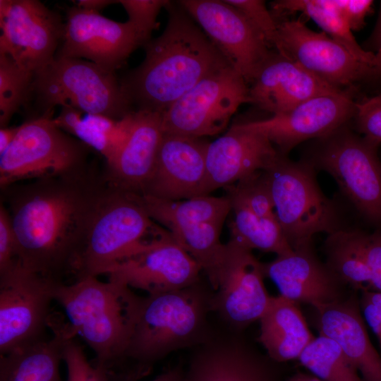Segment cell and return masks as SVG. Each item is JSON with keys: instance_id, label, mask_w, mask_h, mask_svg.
<instances>
[{"instance_id": "cell-2", "label": "cell", "mask_w": 381, "mask_h": 381, "mask_svg": "<svg viewBox=\"0 0 381 381\" xmlns=\"http://www.w3.org/2000/svg\"><path fill=\"white\" fill-rule=\"evenodd\" d=\"M166 8L164 30L143 45V61L121 82L138 109L163 113L206 75L229 65L183 8L171 1Z\"/></svg>"}, {"instance_id": "cell-14", "label": "cell", "mask_w": 381, "mask_h": 381, "mask_svg": "<svg viewBox=\"0 0 381 381\" xmlns=\"http://www.w3.org/2000/svg\"><path fill=\"white\" fill-rule=\"evenodd\" d=\"M278 28L277 52L336 87L381 78V66L358 59L324 32H315L299 20L278 23Z\"/></svg>"}, {"instance_id": "cell-28", "label": "cell", "mask_w": 381, "mask_h": 381, "mask_svg": "<svg viewBox=\"0 0 381 381\" xmlns=\"http://www.w3.org/2000/svg\"><path fill=\"white\" fill-rule=\"evenodd\" d=\"M368 233L359 229L334 231L325 240V265L336 279L356 291L370 290V274L366 260Z\"/></svg>"}, {"instance_id": "cell-10", "label": "cell", "mask_w": 381, "mask_h": 381, "mask_svg": "<svg viewBox=\"0 0 381 381\" xmlns=\"http://www.w3.org/2000/svg\"><path fill=\"white\" fill-rule=\"evenodd\" d=\"M249 87L230 65L210 73L163 112L164 133L193 138L215 135L227 126Z\"/></svg>"}, {"instance_id": "cell-31", "label": "cell", "mask_w": 381, "mask_h": 381, "mask_svg": "<svg viewBox=\"0 0 381 381\" xmlns=\"http://www.w3.org/2000/svg\"><path fill=\"white\" fill-rule=\"evenodd\" d=\"M223 224L212 222H192L171 227L174 241L200 266L208 282L216 291L226 253L220 241Z\"/></svg>"}, {"instance_id": "cell-46", "label": "cell", "mask_w": 381, "mask_h": 381, "mask_svg": "<svg viewBox=\"0 0 381 381\" xmlns=\"http://www.w3.org/2000/svg\"><path fill=\"white\" fill-rule=\"evenodd\" d=\"M19 129L18 126L0 128V155L3 154L14 140Z\"/></svg>"}, {"instance_id": "cell-16", "label": "cell", "mask_w": 381, "mask_h": 381, "mask_svg": "<svg viewBox=\"0 0 381 381\" xmlns=\"http://www.w3.org/2000/svg\"><path fill=\"white\" fill-rule=\"evenodd\" d=\"M144 44L128 21L116 22L74 6L66 11L64 35L55 57L83 58L115 72Z\"/></svg>"}, {"instance_id": "cell-6", "label": "cell", "mask_w": 381, "mask_h": 381, "mask_svg": "<svg viewBox=\"0 0 381 381\" xmlns=\"http://www.w3.org/2000/svg\"><path fill=\"white\" fill-rule=\"evenodd\" d=\"M264 171L277 219L291 248L311 244L319 233L329 234L343 227L334 202L320 188L311 164L280 154Z\"/></svg>"}, {"instance_id": "cell-20", "label": "cell", "mask_w": 381, "mask_h": 381, "mask_svg": "<svg viewBox=\"0 0 381 381\" xmlns=\"http://www.w3.org/2000/svg\"><path fill=\"white\" fill-rule=\"evenodd\" d=\"M277 363L241 338L214 334L195 347L184 381H282Z\"/></svg>"}, {"instance_id": "cell-30", "label": "cell", "mask_w": 381, "mask_h": 381, "mask_svg": "<svg viewBox=\"0 0 381 381\" xmlns=\"http://www.w3.org/2000/svg\"><path fill=\"white\" fill-rule=\"evenodd\" d=\"M150 218L167 230L192 222H212L224 224L231 204L226 196H195L184 200H168L138 194Z\"/></svg>"}, {"instance_id": "cell-25", "label": "cell", "mask_w": 381, "mask_h": 381, "mask_svg": "<svg viewBox=\"0 0 381 381\" xmlns=\"http://www.w3.org/2000/svg\"><path fill=\"white\" fill-rule=\"evenodd\" d=\"M314 309L319 334L339 346L363 381H381V353L370 340L356 294Z\"/></svg>"}, {"instance_id": "cell-32", "label": "cell", "mask_w": 381, "mask_h": 381, "mask_svg": "<svg viewBox=\"0 0 381 381\" xmlns=\"http://www.w3.org/2000/svg\"><path fill=\"white\" fill-rule=\"evenodd\" d=\"M272 8L279 13H303L356 57L381 66V56L377 53L367 52L358 44L334 0H282L274 2Z\"/></svg>"}, {"instance_id": "cell-19", "label": "cell", "mask_w": 381, "mask_h": 381, "mask_svg": "<svg viewBox=\"0 0 381 381\" xmlns=\"http://www.w3.org/2000/svg\"><path fill=\"white\" fill-rule=\"evenodd\" d=\"M209 143L164 133L152 174L140 195L173 201L202 195Z\"/></svg>"}, {"instance_id": "cell-12", "label": "cell", "mask_w": 381, "mask_h": 381, "mask_svg": "<svg viewBox=\"0 0 381 381\" xmlns=\"http://www.w3.org/2000/svg\"><path fill=\"white\" fill-rule=\"evenodd\" d=\"M64 25L37 0H0V54L35 73L55 58Z\"/></svg>"}, {"instance_id": "cell-40", "label": "cell", "mask_w": 381, "mask_h": 381, "mask_svg": "<svg viewBox=\"0 0 381 381\" xmlns=\"http://www.w3.org/2000/svg\"><path fill=\"white\" fill-rule=\"evenodd\" d=\"M356 130L363 137L381 144V94L356 104L353 116Z\"/></svg>"}, {"instance_id": "cell-34", "label": "cell", "mask_w": 381, "mask_h": 381, "mask_svg": "<svg viewBox=\"0 0 381 381\" xmlns=\"http://www.w3.org/2000/svg\"><path fill=\"white\" fill-rule=\"evenodd\" d=\"M298 361L323 381H363L339 346L321 334L306 346Z\"/></svg>"}, {"instance_id": "cell-4", "label": "cell", "mask_w": 381, "mask_h": 381, "mask_svg": "<svg viewBox=\"0 0 381 381\" xmlns=\"http://www.w3.org/2000/svg\"><path fill=\"white\" fill-rule=\"evenodd\" d=\"M54 301L64 308L71 332L95 352V363L109 375L121 365L142 301L131 288L86 276L68 284L58 282Z\"/></svg>"}, {"instance_id": "cell-21", "label": "cell", "mask_w": 381, "mask_h": 381, "mask_svg": "<svg viewBox=\"0 0 381 381\" xmlns=\"http://www.w3.org/2000/svg\"><path fill=\"white\" fill-rule=\"evenodd\" d=\"M265 277L277 286L279 295L298 304L317 308L347 296L345 287L314 251L312 243L302 246L269 262H262Z\"/></svg>"}, {"instance_id": "cell-13", "label": "cell", "mask_w": 381, "mask_h": 381, "mask_svg": "<svg viewBox=\"0 0 381 381\" xmlns=\"http://www.w3.org/2000/svg\"><path fill=\"white\" fill-rule=\"evenodd\" d=\"M229 64L251 84L272 52L246 18L225 0H181Z\"/></svg>"}, {"instance_id": "cell-15", "label": "cell", "mask_w": 381, "mask_h": 381, "mask_svg": "<svg viewBox=\"0 0 381 381\" xmlns=\"http://www.w3.org/2000/svg\"><path fill=\"white\" fill-rule=\"evenodd\" d=\"M226 246V258L217 289L211 298V310L229 329L237 332L259 321L272 296L264 283L262 262L253 250L232 239Z\"/></svg>"}, {"instance_id": "cell-22", "label": "cell", "mask_w": 381, "mask_h": 381, "mask_svg": "<svg viewBox=\"0 0 381 381\" xmlns=\"http://www.w3.org/2000/svg\"><path fill=\"white\" fill-rule=\"evenodd\" d=\"M279 155L264 135L238 123L233 125L207 145L202 195L233 185L254 172L266 170Z\"/></svg>"}, {"instance_id": "cell-1", "label": "cell", "mask_w": 381, "mask_h": 381, "mask_svg": "<svg viewBox=\"0 0 381 381\" xmlns=\"http://www.w3.org/2000/svg\"><path fill=\"white\" fill-rule=\"evenodd\" d=\"M107 186L93 181L83 169L4 188L9 190L16 263L58 282L66 273L73 274L91 219Z\"/></svg>"}, {"instance_id": "cell-26", "label": "cell", "mask_w": 381, "mask_h": 381, "mask_svg": "<svg viewBox=\"0 0 381 381\" xmlns=\"http://www.w3.org/2000/svg\"><path fill=\"white\" fill-rule=\"evenodd\" d=\"M49 327L53 331L52 338L0 355V381H63L64 344L75 336L58 315H52Z\"/></svg>"}, {"instance_id": "cell-18", "label": "cell", "mask_w": 381, "mask_h": 381, "mask_svg": "<svg viewBox=\"0 0 381 381\" xmlns=\"http://www.w3.org/2000/svg\"><path fill=\"white\" fill-rule=\"evenodd\" d=\"M201 272L198 263L174 241L171 234L119 262L106 274L109 279L154 295L192 286L200 281Z\"/></svg>"}, {"instance_id": "cell-3", "label": "cell", "mask_w": 381, "mask_h": 381, "mask_svg": "<svg viewBox=\"0 0 381 381\" xmlns=\"http://www.w3.org/2000/svg\"><path fill=\"white\" fill-rule=\"evenodd\" d=\"M212 294L199 281L183 289L143 297L122 361L113 375L140 381L171 353L211 339L214 334L207 315Z\"/></svg>"}, {"instance_id": "cell-23", "label": "cell", "mask_w": 381, "mask_h": 381, "mask_svg": "<svg viewBox=\"0 0 381 381\" xmlns=\"http://www.w3.org/2000/svg\"><path fill=\"white\" fill-rule=\"evenodd\" d=\"M250 85V102L273 115L311 98L344 91L278 52H272Z\"/></svg>"}, {"instance_id": "cell-29", "label": "cell", "mask_w": 381, "mask_h": 381, "mask_svg": "<svg viewBox=\"0 0 381 381\" xmlns=\"http://www.w3.org/2000/svg\"><path fill=\"white\" fill-rule=\"evenodd\" d=\"M130 114L121 119H116L102 114L84 113L69 107H61L59 114L54 118V121L60 128L74 135L88 147L97 151L108 164L126 138Z\"/></svg>"}, {"instance_id": "cell-5", "label": "cell", "mask_w": 381, "mask_h": 381, "mask_svg": "<svg viewBox=\"0 0 381 381\" xmlns=\"http://www.w3.org/2000/svg\"><path fill=\"white\" fill-rule=\"evenodd\" d=\"M165 229L150 218L138 194L109 183L91 219L73 274L76 279L106 274L119 262L170 235Z\"/></svg>"}, {"instance_id": "cell-47", "label": "cell", "mask_w": 381, "mask_h": 381, "mask_svg": "<svg viewBox=\"0 0 381 381\" xmlns=\"http://www.w3.org/2000/svg\"><path fill=\"white\" fill-rule=\"evenodd\" d=\"M184 368L178 365L170 368L150 381H184Z\"/></svg>"}, {"instance_id": "cell-7", "label": "cell", "mask_w": 381, "mask_h": 381, "mask_svg": "<svg viewBox=\"0 0 381 381\" xmlns=\"http://www.w3.org/2000/svg\"><path fill=\"white\" fill-rule=\"evenodd\" d=\"M33 93L42 114L58 105L116 119L134 111L114 72L82 59L55 57L35 72Z\"/></svg>"}, {"instance_id": "cell-45", "label": "cell", "mask_w": 381, "mask_h": 381, "mask_svg": "<svg viewBox=\"0 0 381 381\" xmlns=\"http://www.w3.org/2000/svg\"><path fill=\"white\" fill-rule=\"evenodd\" d=\"M75 2V6L80 8L99 12L113 4H118L115 0H79Z\"/></svg>"}, {"instance_id": "cell-33", "label": "cell", "mask_w": 381, "mask_h": 381, "mask_svg": "<svg viewBox=\"0 0 381 381\" xmlns=\"http://www.w3.org/2000/svg\"><path fill=\"white\" fill-rule=\"evenodd\" d=\"M227 197L231 204V212L234 214L229 224V239L252 250L255 249L277 255L292 250L276 217H260L239 200Z\"/></svg>"}, {"instance_id": "cell-42", "label": "cell", "mask_w": 381, "mask_h": 381, "mask_svg": "<svg viewBox=\"0 0 381 381\" xmlns=\"http://www.w3.org/2000/svg\"><path fill=\"white\" fill-rule=\"evenodd\" d=\"M359 301L365 321L376 336L381 350V292L362 291Z\"/></svg>"}, {"instance_id": "cell-39", "label": "cell", "mask_w": 381, "mask_h": 381, "mask_svg": "<svg viewBox=\"0 0 381 381\" xmlns=\"http://www.w3.org/2000/svg\"><path fill=\"white\" fill-rule=\"evenodd\" d=\"M126 10L128 20L145 44L150 40L152 30L158 27L157 17L168 0H118Z\"/></svg>"}, {"instance_id": "cell-24", "label": "cell", "mask_w": 381, "mask_h": 381, "mask_svg": "<svg viewBox=\"0 0 381 381\" xmlns=\"http://www.w3.org/2000/svg\"><path fill=\"white\" fill-rule=\"evenodd\" d=\"M164 133L162 112L133 111L126 138L107 164V181L110 185L141 194L152 174Z\"/></svg>"}, {"instance_id": "cell-37", "label": "cell", "mask_w": 381, "mask_h": 381, "mask_svg": "<svg viewBox=\"0 0 381 381\" xmlns=\"http://www.w3.org/2000/svg\"><path fill=\"white\" fill-rule=\"evenodd\" d=\"M236 8L261 35L269 47L277 50L279 44L278 22L262 0H225Z\"/></svg>"}, {"instance_id": "cell-9", "label": "cell", "mask_w": 381, "mask_h": 381, "mask_svg": "<svg viewBox=\"0 0 381 381\" xmlns=\"http://www.w3.org/2000/svg\"><path fill=\"white\" fill-rule=\"evenodd\" d=\"M60 128L49 114L19 126L9 147L0 155L1 189L25 180H39L83 169L88 147Z\"/></svg>"}, {"instance_id": "cell-35", "label": "cell", "mask_w": 381, "mask_h": 381, "mask_svg": "<svg viewBox=\"0 0 381 381\" xmlns=\"http://www.w3.org/2000/svg\"><path fill=\"white\" fill-rule=\"evenodd\" d=\"M35 73L17 64L9 56L0 54V127L8 126L33 93Z\"/></svg>"}, {"instance_id": "cell-48", "label": "cell", "mask_w": 381, "mask_h": 381, "mask_svg": "<svg viewBox=\"0 0 381 381\" xmlns=\"http://www.w3.org/2000/svg\"><path fill=\"white\" fill-rule=\"evenodd\" d=\"M282 381H323L310 373L297 372Z\"/></svg>"}, {"instance_id": "cell-49", "label": "cell", "mask_w": 381, "mask_h": 381, "mask_svg": "<svg viewBox=\"0 0 381 381\" xmlns=\"http://www.w3.org/2000/svg\"><path fill=\"white\" fill-rule=\"evenodd\" d=\"M377 54L381 56V41H380L379 49L377 51Z\"/></svg>"}, {"instance_id": "cell-44", "label": "cell", "mask_w": 381, "mask_h": 381, "mask_svg": "<svg viewBox=\"0 0 381 381\" xmlns=\"http://www.w3.org/2000/svg\"><path fill=\"white\" fill-rule=\"evenodd\" d=\"M334 4L351 30H358L365 25V19L370 13L371 0H334Z\"/></svg>"}, {"instance_id": "cell-36", "label": "cell", "mask_w": 381, "mask_h": 381, "mask_svg": "<svg viewBox=\"0 0 381 381\" xmlns=\"http://www.w3.org/2000/svg\"><path fill=\"white\" fill-rule=\"evenodd\" d=\"M224 188L226 195L239 200L255 214L262 217H276L264 171L254 172Z\"/></svg>"}, {"instance_id": "cell-27", "label": "cell", "mask_w": 381, "mask_h": 381, "mask_svg": "<svg viewBox=\"0 0 381 381\" xmlns=\"http://www.w3.org/2000/svg\"><path fill=\"white\" fill-rule=\"evenodd\" d=\"M259 321L258 341L267 356L277 363L298 360L315 338L298 303L279 294L272 296Z\"/></svg>"}, {"instance_id": "cell-38", "label": "cell", "mask_w": 381, "mask_h": 381, "mask_svg": "<svg viewBox=\"0 0 381 381\" xmlns=\"http://www.w3.org/2000/svg\"><path fill=\"white\" fill-rule=\"evenodd\" d=\"M62 359L67 368L66 381H109L106 371L87 360L82 346L74 337L66 339Z\"/></svg>"}, {"instance_id": "cell-8", "label": "cell", "mask_w": 381, "mask_h": 381, "mask_svg": "<svg viewBox=\"0 0 381 381\" xmlns=\"http://www.w3.org/2000/svg\"><path fill=\"white\" fill-rule=\"evenodd\" d=\"M377 145L346 125L318 139L304 161L330 174L356 211L381 229V161Z\"/></svg>"}, {"instance_id": "cell-41", "label": "cell", "mask_w": 381, "mask_h": 381, "mask_svg": "<svg viewBox=\"0 0 381 381\" xmlns=\"http://www.w3.org/2000/svg\"><path fill=\"white\" fill-rule=\"evenodd\" d=\"M17 262V243L8 209L0 207V274L11 270Z\"/></svg>"}, {"instance_id": "cell-11", "label": "cell", "mask_w": 381, "mask_h": 381, "mask_svg": "<svg viewBox=\"0 0 381 381\" xmlns=\"http://www.w3.org/2000/svg\"><path fill=\"white\" fill-rule=\"evenodd\" d=\"M57 282L17 263L0 274V355L46 339Z\"/></svg>"}, {"instance_id": "cell-43", "label": "cell", "mask_w": 381, "mask_h": 381, "mask_svg": "<svg viewBox=\"0 0 381 381\" xmlns=\"http://www.w3.org/2000/svg\"><path fill=\"white\" fill-rule=\"evenodd\" d=\"M366 260L370 274V290L381 292V229L368 233Z\"/></svg>"}, {"instance_id": "cell-17", "label": "cell", "mask_w": 381, "mask_h": 381, "mask_svg": "<svg viewBox=\"0 0 381 381\" xmlns=\"http://www.w3.org/2000/svg\"><path fill=\"white\" fill-rule=\"evenodd\" d=\"M356 104L349 92L320 95L270 118L238 123L266 136L282 155L303 141L329 135L353 118Z\"/></svg>"}]
</instances>
